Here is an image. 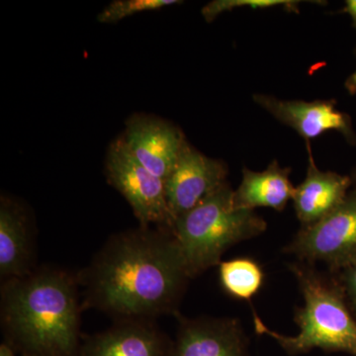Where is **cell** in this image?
<instances>
[{"instance_id": "obj_18", "label": "cell", "mask_w": 356, "mask_h": 356, "mask_svg": "<svg viewBox=\"0 0 356 356\" xmlns=\"http://www.w3.org/2000/svg\"><path fill=\"white\" fill-rule=\"evenodd\" d=\"M341 282L356 315V264L341 270Z\"/></svg>"}, {"instance_id": "obj_7", "label": "cell", "mask_w": 356, "mask_h": 356, "mask_svg": "<svg viewBox=\"0 0 356 356\" xmlns=\"http://www.w3.org/2000/svg\"><path fill=\"white\" fill-rule=\"evenodd\" d=\"M227 177L228 166L224 161L208 158L187 142L165 180L166 201L173 224L228 184Z\"/></svg>"}, {"instance_id": "obj_19", "label": "cell", "mask_w": 356, "mask_h": 356, "mask_svg": "<svg viewBox=\"0 0 356 356\" xmlns=\"http://www.w3.org/2000/svg\"><path fill=\"white\" fill-rule=\"evenodd\" d=\"M343 13H348V15H350L353 25H355L356 29V0H346Z\"/></svg>"}, {"instance_id": "obj_21", "label": "cell", "mask_w": 356, "mask_h": 356, "mask_svg": "<svg viewBox=\"0 0 356 356\" xmlns=\"http://www.w3.org/2000/svg\"><path fill=\"white\" fill-rule=\"evenodd\" d=\"M15 353L16 350L6 341L0 346V356H16Z\"/></svg>"}, {"instance_id": "obj_6", "label": "cell", "mask_w": 356, "mask_h": 356, "mask_svg": "<svg viewBox=\"0 0 356 356\" xmlns=\"http://www.w3.org/2000/svg\"><path fill=\"white\" fill-rule=\"evenodd\" d=\"M287 252L309 262H325L332 270L356 264V188L324 219L302 227Z\"/></svg>"}, {"instance_id": "obj_9", "label": "cell", "mask_w": 356, "mask_h": 356, "mask_svg": "<svg viewBox=\"0 0 356 356\" xmlns=\"http://www.w3.org/2000/svg\"><path fill=\"white\" fill-rule=\"evenodd\" d=\"M254 100L285 125L294 129L306 140H315L323 134L336 131L350 144L356 146V134L350 117L337 109V102L281 100L274 96L255 95Z\"/></svg>"}, {"instance_id": "obj_4", "label": "cell", "mask_w": 356, "mask_h": 356, "mask_svg": "<svg viewBox=\"0 0 356 356\" xmlns=\"http://www.w3.org/2000/svg\"><path fill=\"white\" fill-rule=\"evenodd\" d=\"M267 228L254 211L238 209L229 182L186 214L177 218L172 232L184 254L191 278L221 264L236 243L261 235Z\"/></svg>"}, {"instance_id": "obj_5", "label": "cell", "mask_w": 356, "mask_h": 356, "mask_svg": "<svg viewBox=\"0 0 356 356\" xmlns=\"http://www.w3.org/2000/svg\"><path fill=\"white\" fill-rule=\"evenodd\" d=\"M107 180L132 207L140 226L172 229L165 181L144 168L129 151L123 138L111 143L105 161Z\"/></svg>"}, {"instance_id": "obj_13", "label": "cell", "mask_w": 356, "mask_h": 356, "mask_svg": "<svg viewBox=\"0 0 356 356\" xmlns=\"http://www.w3.org/2000/svg\"><path fill=\"white\" fill-rule=\"evenodd\" d=\"M34 243L27 211L8 196L0 199V276L2 281L34 270Z\"/></svg>"}, {"instance_id": "obj_22", "label": "cell", "mask_w": 356, "mask_h": 356, "mask_svg": "<svg viewBox=\"0 0 356 356\" xmlns=\"http://www.w3.org/2000/svg\"><path fill=\"white\" fill-rule=\"evenodd\" d=\"M351 180H353V184L355 185L356 188V168L355 172H353V177H351Z\"/></svg>"}, {"instance_id": "obj_1", "label": "cell", "mask_w": 356, "mask_h": 356, "mask_svg": "<svg viewBox=\"0 0 356 356\" xmlns=\"http://www.w3.org/2000/svg\"><path fill=\"white\" fill-rule=\"evenodd\" d=\"M79 278L83 306L147 321L177 313L191 280L172 229L143 226L112 236Z\"/></svg>"}, {"instance_id": "obj_8", "label": "cell", "mask_w": 356, "mask_h": 356, "mask_svg": "<svg viewBox=\"0 0 356 356\" xmlns=\"http://www.w3.org/2000/svg\"><path fill=\"white\" fill-rule=\"evenodd\" d=\"M122 138L134 158L165 181L187 143L184 134L172 123L142 114L129 119Z\"/></svg>"}, {"instance_id": "obj_11", "label": "cell", "mask_w": 356, "mask_h": 356, "mask_svg": "<svg viewBox=\"0 0 356 356\" xmlns=\"http://www.w3.org/2000/svg\"><path fill=\"white\" fill-rule=\"evenodd\" d=\"M172 356H247V341L234 318H182Z\"/></svg>"}, {"instance_id": "obj_14", "label": "cell", "mask_w": 356, "mask_h": 356, "mask_svg": "<svg viewBox=\"0 0 356 356\" xmlns=\"http://www.w3.org/2000/svg\"><path fill=\"white\" fill-rule=\"evenodd\" d=\"M291 168H281L273 161L264 172L245 168L240 186L234 191V203L238 209L252 210L267 207L284 210L294 196L295 186L290 180Z\"/></svg>"}, {"instance_id": "obj_3", "label": "cell", "mask_w": 356, "mask_h": 356, "mask_svg": "<svg viewBox=\"0 0 356 356\" xmlns=\"http://www.w3.org/2000/svg\"><path fill=\"white\" fill-rule=\"evenodd\" d=\"M291 269L304 298V306L295 314L299 334L286 337L271 331L254 311L255 332L273 337L289 355L321 348L356 356V322L344 301L343 287L311 267L296 264Z\"/></svg>"}, {"instance_id": "obj_20", "label": "cell", "mask_w": 356, "mask_h": 356, "mask_svg": "<svg viewBox=\"0 0 356 356\" xmlns=\"http://www.w3.org/2000/svg\"><path fill=\"white\" fill-rule=\"evenodd\" d=\"M346 88L348 89V93L355 95L356 93V70L348 79H346Z\"/></svg>"}, {"instance_id": "obj_10", "label": "cell", "mask_w": 356, "mask_h": 356, "mask_svg": "<svg viewBox=\"0 0 356 356\" xmlns=\"http://www.w3.org/2000/svg\"><path fill=\"white\" fill-rule=\"evenodd\" d=\"M173 343L147 320H119L86 337L77 356H172Z\"/></svg>"}, {"instance_id": "obj_2", "label": "cell", "mask_w": 356, "mask_h": 356, "mask_svg": "<svg viewBox=\"0 0 356 356\" xmlns=\"http://www.w3.org/2000/svg\"><path fill=\"white\" fill-rule=\"evenodd\" d=\"M79 274L35 268L2 281L1 325L6 341L21 356H77L81 346Z\"/></svg>"}, {"instance_id": "obj_15", "label": "cell", "mask_w": 356, "mask_h": 356, "mask_svg": "<svg viewBox=\"0 0 356 356\" xmlns=\"http://www.w3.org/2000/svg\"><path fill=\"white\" fill-rule=\"evenodd\" d=\"M219 274L222 287L236 299H252L264 284V274L261 266L245 257L221 262Z\"/></svg>"}, {"instance_id": "obj_17", "label": "cell", "mask_w": 356, "mask_h": 356, "mask_svg": "<svg viewBox=\"0 0 356 356\" xmlns=\"http://www.w3.org/2000/svg\"><path fill=\"white\" fill-rule=\"evenodd\" d=\"M300 1L296 0H213L203 7L202 16L207 22H213L224 13L238 8L267 9L282 7L288 13H299Z\"/></svg>"}, {"instance_id": "obj_12", "label": "cell", "mask_w": 356, "mask_h": 356, "mask_svg": "<svg viewBox=\"0 0 356 356\" xmlns=\"http://www.w3.org/2000/svg\"><path fill=\"white\" fill-rule=\"evenodd\" d=\"M308 146V170L305 179L295 186L293 204L302 227L311 226L336 210L348 194L353 184L350 177L318 168Z\"/></svg>"}, {"instance_id": "obj_16", "label": "cell", "mask_w": 356, "mask_h": 356, "mask_svg": "<svg viewBox=\"0 0 356 356\" xmlns=\"http://www.w3.org/2000/svg\"><path fill=\"white\" fill-rule=\"evenodd\" d=\"M180 3L182 1L178 0H114L98 14L97 20L105 24H115L135 14L158 10Z\"/></svg>"}]
</instances>
